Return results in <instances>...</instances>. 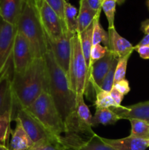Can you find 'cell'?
I'll use <instances>...</instances> for the list:
<instances>
[{"instance_id":"obj_1","label":"cell","mask_w":149,"mask_h":150,"mask_svg":"<svg viewBox=\"0 0 149 150\" xmlns=\"http://www.w3.org/2000/svg\"><path fill=\"white\" fill-rule=\"evenodd\" d=\"M48 79V93L66 126V133H74L76 111L75 95L69 83L68 78L58 65L53 53L48 48L44 56ZM64 133V134H65Z\"/></svg>"},{"instance_id":"obj_2","label":"cell","mask_w":149,"mask_h":150,"mask_svg":"<svg viewBox=\"0 0 149 150\" xmlns=\"http://www.w3.org/2000/svg\"><path fill=\"white\" fill-rule=\"evenodd\" d=\"M12 87L21 108L29 107L44 91L48 92V73L44 57L34 59L24 73H13Z\"/></svg>"},{"instance_id":"obj_3","label":"cell","mask_w":149,"mask_h":150,"mask_svg":"<svg viewBox=\"0 0 149 150\" xmlns=\"http://www.w3.org/2000/svg\"><path fill=\"white\" fill-rule=\"evenodd\" d=\"M16 28L29 41L35 59L43 58L48 44L35 0H24Z\"/></svg>"},{"instance_id":"obj_4","label":"cell","mask_w":149,"mask_h":150,"mask_svg":"<svg viewBox=\"0 0 149 150\" xmlns=\"http://www.w3.org/2000/svg\"><path fill=\"white\" fill-rule=\"evenodd\" d=\"M67 78L76 101L87 95L91 84L90 74L77 34L73 35L71 40V59Z\"/></svg>"},{"instance_id":"obj_5","label":"cell","mask_w":149,"mask_h":150,"mask_svg":"<svg viewBox=\"0 0 149 150\" xmlns=\"http://www.w3.org/2000/svg\"><path fill=\"white\" fill-rule=\"evenodd\" d=\"M26 109L53 136L59 138L66 133L64 121L48 92L44 91Z\"/></svg>"},{"instance_id":"obj_6","label":"cell","mask_w":149,"mask_h":150,"mask_svg":"<svg viewBox=\"0 0 149 150\" xmlns=\"http://www.w3.org/2000/svg\"><path fill=\"white\" fill-rule=\"evenodd\" d=\"M17 28L0 16V71H10L13 66V48Z\"/></svg>"},{"instance_id":"obj_7","label":"cell","mask_w":149,"mask_h":150,"mask_svg":"<svg viewBox=\"0 0 149 150\" xmlns=\"http://www.w3.org/2000/svg\"><path fill=\"white\" fill-rule=\"evenodd\" d=\"M36 4L47 38L53 40L61 38L64 32H67L64 21L44 0Z\"/></svg>"},{"instance_id":"obj_8","label":"cell","mask_w":149,"mask_h":150,"mask_svg":"<svg viewBox=\"0 0 149 150\" xmlns=\"http://www.w3.org/2000/svg\"><path fill=\"white\" fill-rule=\"evenodd\" d=\"M61 142L64 150H116L96 133L87 139L77 133H65L61 136Z\"/></svg>"},{"instance_id":"obj_9","label":"cell","mask_w":149,"mask_h":150,"mask_svg":"<svg viewBox=\"0 0 149 150\" xmlns=\"http://www.w3.org/2000/svg\"><path fill=\"white\" fill-rule=\"evenodd\" d=\"M35 57L26 38L17 31L13 48V73L21 74L31 65Z\"/></svg>"},{"instance_id":"obj_10","label":"cell","mask_w":149,"mask_h":150,"mask_svg":"<svg viewBox=\"0 0 149 150\" xmlns=\"http://www.w3.org/2000/svg\"><path fill=\"white\" fill-rule=\"evenodd\" d=\"M74 35L65 32L59 39L53 40L47 38L48 48L53 53L54 59L63 71L68 75L71 59V40Z\"/></svg>"},{"instance_id":"obj_11","label":"cell","mask_w":149,"mask_h":150,"mask_svg":"<svg viewBox=\"0 0 149 150\" xmlns=\"http://www.w3.org/2000/svg\"><path fill=\"white\" fill-rule=\"evenodd\" d=\"M15 120L20 122L23 130L30 137L34 144H37L51 138H58L51 134L26 108H20L18 110Z\"/></svg>"},{"instance_id":"obj_12","label":"cell","mask_w":149,"mask_h":150,"mask_svg":"<svg viewBox=\"0 0 149 150\" xmlns=\"http://www.w3.org/2000/svg\"><path fill=\"white\" fill-rule=\"evenodd\" d=\"M12 77L10 71L6 72L0 77V117L10 113L15 121L18 111L21 108L14 96Z\"/></svg>"},{"instance_id":"obj_13","label":"cell","mask_w":149,"mask_h":150,"mask_svg":"<svg viewBox=\"0 0 149 150\" xmlns=\"http://www.w3.org/2000/svg\"><path fill=\"white\" fill-rule=\"evenodd\" d=\"M92 115L84 101V96L76 101L74 133L91 136L94 134L91 125Z\"/></svg>"},{"instance_id":"obj_14","label":"cell","mask_w":149,"mask_h":150,"mask_svg":"<svg viewBox=\"0 0 149 150\" xmlns=\"http://www.w3.org/2000/svg\"><path fill=\"white\" fill-rule=\"evenodd\" d=\"M114 58L115 56L109 50L103 58L98 60L91 65L90 71V83L93 89L98 87L100 88L102 81L110 70Z\"/></svg>"},{"instance_id":"obj_15","label":"cell","mask_w":149,"mask_h":150,"mask_svg":"<svg viewBox=\"0 0 149 150\" xmlns=\"http://www.w3.org/2000/svg\"><path fill=\"white\" fill-rule=\"evenodd\" d=\"M108 49L112 53L115 57L118 59L132 54L134 50V46L129 40L121 37L115 27L108 29Z\"/></svg>"},{"instance_id":"obj_16","label":"cell","mask_w":149,"mask_h":150,"mask_svg":"<svg viewBox=\"0 0 149 150\" xmlns=\"http://www.w3.org/2000/svg\"><path fill=\"white\" fill-rule=\"evenodd\" d=\"M112 109L121 120L138 119L149 123V100L133 104L129 106L121 105V108Z\"/></svg>"},{"instance_id":"obj_17","label":"cell","mask_w":149,"mask_h":150,"mask_svg":"<svg viewBox=\"0 0 149 150\" xmlns=\"http://www.w3.org/2000/svg\"><path fill=\"white\" fill-rule=\"evenodd\" d=\"M102 139L105 143L116 150H146L148 147V139L130 136L119 139L105 138H102Z\"/></svg>"},{"instance_id":"obj_18","label":"cell","mask_w":149,"mask_h":150,"mask_svg":"<svg viewBox=\"0 0 149 150\" xmlns=\"http://www.w3.org/2000/svg\"><path fill=\"white\" fill-rule=\"evenodd\" d=\"M16 125L14 130H12L11 139L9 143L10 150H31L34 142L30 139L18 120H15Z\"/></svg>"},{"instance_id":"obj_19","label":"cell","mask_w":149,"mask_h":150,"mask_svg":"<svg viewBox=\"0 0 149 150\" xmlns=\"http://www.w3.org/2000/svg\"><path fill=\"white\" fill-rule=\"evenodd\" d=\"M24 0H0V16L4 21L16 26Z\"/></svg>"},{"instance_id":"obj_20","label":"cell","mask_w":149,"mask_h":150,"mask_svg":"<svg viewBox=\"0 0 149 150\" xmlns=\"http://www.w3.org/2000/svg\"><path fill=\"white\" fill-rule=\"evenodd\" d=\"M100 13H96L90 8L86 0H80V7L77 13V30L79 34L92 24L93 20Z\"/></svg>"},{"instance_id":"obj_21","label":"cell","mask_w":149,"mask_h":150,"mask_svg":"<svg viewBox=\"0 0 149 150\" xmlns=\"http://www.w3.org/2000/svg\"><path fill=\"white\" fill-rule=\"evenodd\" d=\"M120 120V117L112 108H97L94 115L92 116L91 125L92 127H94L99 125H115Z\"/></svg>"},{"instance_id":"obj_22","label":"cell","mask_w":149,"mask_h":150,"mask_svg":"<svg viewBox=\"0 0 149 150\" xmlns=\"http://www.w3.org/2000/svg\"><path fill=\"white\" fill-rule=\"evenodd\" d=\"M80 39V45H81L82 52H83V57L86 60V65L89 69V74H90V55L91 51L92 48V35H93V23L91 24L83 32L77 34Z\"/></svg>"},{"instance_id":"obj_23","label":"cell","mask_w":149,"mask_h":150,"mask_svg":"<svg viewBox=\"0 0 149 150\" xmlns=\"http://www.w3.org/2000/svg\"><path fill=\"white\" fill-rule=\"evenodd\" d=\"M77 9L67 1H65L64 11V22L66 30L72 35L77 34Z\"/></svg>"},{"instance_id":"obj_24","label":"cell","mask_w":149,"mask_h":150,"mask_svg":"<svg viewBox=\"0 0 149 150\" xmlns=\"http://www.w3.org/2000/svg\"><path fill=\"white\" fill-rule=\"evenodd\" d=\"M96 100L94 105L96 109L97 108H119L121 105H118L115 103V101L111 97L110 92L102 90L99 87L94 89Z\"/></svg>"},{"instance_id":"obj_25","label":"cell","mask_w":149,"mask_h":150,"mask_svg":"<svg viewBox=\"0 0 149 150\" xmlns=\"http://www.w3.org/2000/svg\"><path fill=\"white\" fill-rule=\"evenodd\" d=\"M100 14L97 15L93 22V35H92V45L96 44H104V46L108 48L109 42V35L108 32H106L99 22Z\"/></svg>"},{"instance_id":"obj_26","label":"cell","mask_w":149,"mask_h":150,"mask_svg":"<svg viewBox=\"0 0 149 150\" xmlns=\"http://www.w3.org/2000/svg\"><path fill=\"white\" fill-rule=\"evenodd\" d=\"M131 124L130 136L149 139V123L138 119L129 120Z\"/></svg>"},{"instance_id":"obj_27","label":"cell","mask_w":149,"mask_h":150,"mask_svg":"<svg viewBox=\"0 0 149 150\" xmlns=\"http://www.w3.org/2000/svg\"><path fill=\"white\" fill-rule=\"evenodd\" d=\"M13 120V116L10 113L0 117V145H9V139L12 133L10 123Z\"/></svg>"},{"instance_id":"obj_28","label":"cell","mask_w":149,"mask_h":150,"mask_svg":"<svg viewBox=\"0 0 149 150\" xmlns=\"http://www.w3.org/2000/svg\"><path fill=\"white\" fill-rule=\"evenodd\" d=\"M31 150H64L60 138H51L34 144Z\"/></svg>"},{"instance_id":"obj_29","label":"cell","mask_w":149,"mask_h":150,"mask_svg":"<svg viewBox=\"0 0 149 150\" xmlns=\"http://www.w3.org/2000/svg\"><path fill=\"white\" fill-rule=\"evenodd\" d=\"M116 1L115 0H102V10L106 16L108 22V29L115 27L114 20L116 10Z\"/></svg>"},{"instance_id":"obj_30","label":"cell","mask_w":149,"mask_h":150,"mask_svg":"<svg viewBox=\"0 0 149 150\" xmlns=\"http://www.w3.org/2000/svg\"><path fill=\"white\" fill-rule=\"evenodd\" d=\"M117 62H118V58L115 57L113 59L111 64L110 70H108V73L105 76V79L102 81V83L100 86V89L106 92H110L114 85V79H115V72L116 68Z\"/></svg>"},{"instance_id":"obj_31","label":"cell","mask_w":149,"mask_h":150,"mask_svg":"<svg viewBox=\"0 0 149 150\" xmlns=\"http://www.w3.org/2000/svg\"><path fill=\"white\" fill-rule=\"evenodd\" d=\"M131 55V54H129L128 55L125 56V57L118 59V62H117L116 68H115V72L114 83L125 79L126 73H127V64H128L129 59L130 58Z\"/></svg>"},{"instance_id":"obj_32","label":"cell","mask_w":149,"mask_h":150,"mask_svg":"<svg viewBox=\"0 0 149 150\" xmlns=\"http://www.w3.org/2000/svg\"><path fill=\"white\" fill-rule=\"evenodd\" d=\"M108 51H109V49H108V47L104 46V45H101V44H96V45H92L90 55L91 67V65L93 63L97 62L98 60L101 59L102 58H103L106 55Z\"/></svg>"},{"instance_id":"obj_33","label":"cell","mask_w":149,"mask_h":150,"mask_svg":"<svg viewBox=\"0 0 149 150\" xmlns=\"http://www.w3.org/2000/svg\"><path fill=\"white\" fill-rule=\"evenodd\" d=\"M64 21V4L66 0H44Z\"/></svg>"},{"instance_id":"obj_34","label":"cell","mask_w":149,"mask_h":150,"mask_svg":"<svg viewBox=\"0 0 149 150\" xmlns=\"http://www.w3.org/2000/svg\"><path fill=\"white\" fill-rule=\"evenodd\" d=\"M113 87L125 96L130 92V86L128 80L126 79L114 83Z\"/></svg>"},{"instance_id":"obj_35","label":"cell","mask_w":149,"mask_h":150,"mask_svg":"<svg viewBox=\"0 0 149 150\" xmlns=\"http://www.w3.org/2000/svg\"><path fill=\"white\" fill-rule=\"evenodd\" d=\"M110 94L111 97L113 99V100L115 102V103L118 105H121V102L124 100V95H122L121 92H118L114 87H112V89H111V91L110 92Z\"/></svg>"},{"instance_id":"obj_36","label":"cell","mask_w":149,"mask_h":150,"mask_svg":"<svg viewBox=\"0 0 149 150\" xmlns=\"http://www.w3.org/2000/svg\"><path fill=\"white\" fill-rule=\"evenodd\" d=\"M91 9L96 13H101L102 0H86Z\"/></svg>"},{"instance_id":"obj_37","label":"cell","mask_w":149,"mask_h":150,"mask_svg":"<svg viewBox=\"0 0 149 150\" xmlns=\"http://www.w3.org/2000/svg\"><path fill=\"white\" fill-rule=\"evenodd\" d=\"M143 59H149V45H142L134 48Z\"/></svg>"},{"instance_id":"obj_38","label":"cell","mask_w":149,"mask_h":150,"mask_svg":"<svg viewBox=\"0 0 149 150\" xmlns=\"http://www.w3.org/2000/svg\"><path fill=\"white\" fill-rule=\"evenodd\" d=\"M140 30L145 35H149V19H146L142 22L141 26H140Z\"/></svg>"},{"instance_id":"obj_39","label":"cell","mask_w":149,"mask_h":150,"mask_svg":"<svg viewBox=\"0 0 149 150\" xmlns=\"http://www.w3.org/2000/svg\"><path fill=\"white\" fill-rule=\"evenodd\" d=\"M142 45H149V35H145L143 38L141 39V40L138 42L136 45H134V48H137V47L142 46Z\"/></svg>"},{"instance_id":"obj_40","label":"cell","mask_w":149,"mask_h":150,"mask_svg":"<svg viewBox=\"0 0 149 150\" xmlns=\"http://www.w3.org/2000/svg\"><path fill=\"white\" fill-rule=\"evenodd\" d=\"M116 1V3L118 4H119V5H121L122 4H124V2H125L126 0H115Z\"/></svg>"},{"instance_id":"obj_41","label":"cell","mask_w":149,"mask_h":150,"mask_svg":"<svg viewBox=\"0 0 149 150\" xmlns=\"http://www.w3.org/2000/svg\"><path fill=\"white\" fill-rule=\"evenodd\" d=\"M0 150H10V149H9L8 146L0 145Z\"/></svg>"},{"instance_id":"obj_42","label":"cell","mask_w":149,"mask_h":150,"mask_svg":"<svg viewBox=\"0 0 149 150\" xmlns=\"http://www.w3.org/2000/svg\"><path fill=\"white\" fill-rule=\"evenodd\" d=\"M146 6H147L148 9L149 10V0H146Z\"/></svg>"},{"instance_id":"obj_43","label":"cell","mask_w":149,"mask_h":150,"mask_svg":"<svg viewBox=\"0 0 149 150\" xmlns=\"http://www.w3.org/2000/svg\"><path fill=\"white\" fill-rule=\"evenodd\" d=\"M41 1H42V0H35V2H36V3H39V2H40Z\"/></svg>"},{"instance_id":"obj_44","label":"cell","mask_w":149,"mask_h":150,"mask_svg":"<svg viewBox=\"0 0 149 150\" xmlns=\"http://www.w3.org/2000/svg\"><path fill=\"white\" fill-rule=\"evenodd\" d=\"M5 73H6V72H5ZM4 73H1V71H0V77H1V76H2V75H3V74H4Z\"/></svg>"},{"instance_id":"obj_45","label":"cell","mask_w":149,"mask_h":150,"mask_svg":"<svg viewBox=\"0 0 149 150\" xmlns=\"http://www.w3.org/2000/svg\"><path fill=\"white\" fill-rule=\"evenodd\" d=\"M148 147H149V139H148Z\"/></svg>"}]
</instances>
